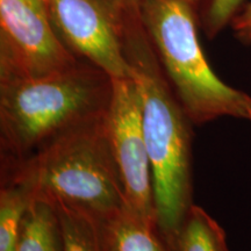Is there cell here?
<instances>
[{
	"label": "cell",
	"mask_w": 251,
	"mask_h": 251,
	"mask_svg": "<svg viewBox=\"0 0 251 251\" xmlns=\"http://www.w3.org/2000/svg\"><path fill=\"white\" fill-rule=\"evenodd\" d=\"M18 251H63L62 231L54 205L34 199L25 218Z\"/></svg>",
	"instance_id": "9c48e42d"
},
{
	"label": "cell",
	"mask_w": 251,
	"mask_h": 251,
	"mask_svg": "<svg viewBox=\"0 0 251 251\" xmlns=\"http://www.w3.org/2000/svg\"><path fill=\"white\" fill-rule=\"evenodd\" d=\"M113 78L90 62L36 78L0 79L1 163L26 158L69 129L100 118Z\"/></svg>",
	"instance_id": "3957f363"
},
{
	"label": "cell",
	"mask_w": 251,
	"mask_h": 251,
	"mask_svg": "<svg viewBox=\"0 0 251 251\" xmlns=\"http://www.w3.org/2000/svg\"><path fill=\"white\" fill-rule=\"evenodd\" d=\"M230 28L241 43L251 47V1L241 7L231 20Z\"/></svg>",
	"instance_id": "5bb4252c"
},
{
	"label": "cell",
	"mask_w": 251,
	"mask_h": 251,
	"mask_svg": "<svg viewBox=\"0 0 251 251\" xmlns=\"http://www.w3.org/2000/svg\"><path fill=\"white\" fill-rule=\"evenodd\" d=\"M46 2H47V5H48V2H49V0H46Z\"/></svg>",
	"instance_id": "e0dca14e"
},
{
	"label": "cell",
	"mask_w": 251,
	"mask_h": 251,
	"mask_svg": "<svg viewBox=\"0 0 251 251\" xmlns=\"http://www.w3.org/2000/svg\"><path fill=\"white\" fill-rule=\"evenodd\" d=\"M102 251H175L157 226L147 224L122 211L99 221Z\"/></svg>",
	"instance_id": "ba28073f"
},
{
	"label": "cell",
	"mask_w": 251,
	"mask_h": 251,
	"mask_svg": "<svg viewBox=\"0 0 251 251\" xmlns=\"http://www.w3.org/2000/svg\"><path fill=\"white\" fill-rule=\"evenodd\" d=\"M244 0H209L202 17V27L207 37L214 39L227 26H230Z\"/></svg>",
	"instance_id": "4fadbf2b"
},
{
	"label": "cell",
	"mask_w": 251,
	"mask_h": 251,
	"mask_svg": "<svg viewBox=\"0 0 251 251\" xmlns=\"http://www.w3.org/2000/svg\"><path fill=\"white\" fill-rule=\"evenodd\" d=\"M46 0H0V79L36 78L77 64Z\"/></svg>",
	"instance_id": "5b68a950"
},
{
	"label": "cell",
	"mask_w": 251,
	"mask_h": 251,
	"mask_svg": "<svg viewBox=\"0 0 251 251\" xmlns=\"http://www.w3.org/2000/svg\"><path fill=\"white\" fill-rule=\"evenodd\" d=\"M186 0H141L139 13L166 78L193 125L220 118L251 124V97L213 71Z\"/></svg>",
	"instance_id": "277c9868"
},
{
	"label": "cell",
	"mask_w": 251,
	"mask_h": 251,
	"mask_svg": "<svg viewBox=\"0 0 251 251\" xmlns=\"http://www.w3.org/2000/svg\"><path fill=\"white\" fill-rule=\"evenodd\" d=\"M54 206L61 226L63 251H102L98 220L75 207Z\"/></svg>",
	"instance_id": "7c38bea8"
},
{
	"label": "cell",
	"mask_w": 251,
	"mask_h": 251,
	"mask_svg": "<svg viewBox=\"0 0 251 251\" xmlns=\"http://www.w3.org/2000/svg\"><path fill=\"white\" fill-rule=\"evenodd\" d=\"M33 201L26 188L1 183L0 190V251H18L26 214Z\"/></svg>",
	"instance_id": "8fae6325"
},
{
	"label": "cell",
	"mask_w": 251,
	"mask_h": 251,
	"mask_svg": "<svg viewBox=\"0 0 251 251\" xmlns=\"http://www.w3.org/2000/svg\"><path fill=\"white\" fill-rule=\"evenodd\" d=\"M186 1L190 2V4L192 5L193 7H197V6L199 5V2H200V1H202V0H186Z\"/></svg>",
	"instance_id": "2e32d148"
},
{
	"label": "cell",
	"mask_w": 251,
	"mask_h": 251,
	"mask_svg": "<svg viewBox=\"0 0 251 251\" xmlns=\"http://www.w3.org/2000/svg\"><path fill=\"white\" fill-rule=\"evenodd\" d=\"M103 121L124 187L126 211L157 226L151 164L143 133L142 101L133 77L113 79L112 98Z\"/></svg>",
	"instance_id": "8992f818"
},
{
	"label": "cell",
	"mask_w": 251,
	"mask_h": 251,
	"mask_svg": "<svg viewBox=\"0 0 251 251\" xmlns=\"http://www.w3.org/2000/svg\"><path fill=\"white\" fill-rule=\"evenodd\" d=\"M125 9H136L139 8L141 0H115Z\"/></svg>",
	"instance_id": "9a60e30c"
},
{
	"label": "cell",
	"mask_w": 251,
	"mask_h": 251,
	"mask_svg": "<svg viewBox=\"0 0 251 251\" xmlns=\"http://www.w3.org/2000/svg\"><path fill=\"white\" fill-rule=\"evenodd\" d=\"M124 47L141 93L157 228L165 242L177 251L185 219L193 205V122L163 71L139 9H125Z\"/></svg>",
	"instance_id": "6da1fadb"
},
{
	"label": "cell",
	"mask_w": 251,
	"mask_h": 251,
	"mask_svg": "<svg viewBox=\"0 0 251 251\" xmlns=\"http://www.w3.org/2000/svg\"><path fill=\"white\" fill-rule=\"evenodd\" d=\"M177 251H230L224 228L201 207L192 205L180 231Z\"/></svg>",
	"instance_id": "30bf717a"
},
{
	"label": "cell",
	"mask_w": 251,
	"mask_h": 251,
	"mask_svg": "<svg viewBox=\"0 0 251 251\" xmlns=\"http://www.w3.org/2000/svg\"><path fill=\"white\" fill-rule=\"evenodd\" d=\"M103 117L58 135L26 158L1 163V183L20 185L33 200L75 207L98 221L125 211Z\"/></svg>",
	"instance_id": "7a4b0ae2"
},
{
	"label": "cell",
	"mask_w": 251,
	"mask_h": 251,
	"mask_svg": "<svg viewBox=\"0 0 251 251\" xmlns=\"http://www.w3.org/2000/svg\"><path fill=\"white\" fill-rule=\"evenodd\" d=\"M50 18L64 45L113 79L131 78L125 54V8L115 0H49Z\"/></svg>",
	"instance_id": "52a82bcc"
}]
</instances>
